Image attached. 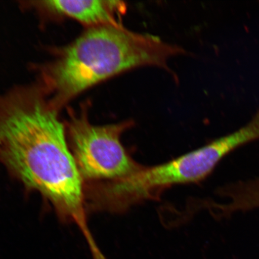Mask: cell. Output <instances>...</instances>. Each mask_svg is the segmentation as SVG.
I'll list each match as a JSON object with an SVG mask.
<instances>
[{"instance_id":"6da1fadb","label":"cell","mask_w":259,"mask_h":259,"mask_svg":"<svg viewBox=\"0 0 259 259\" xmlns=\"http://www.w3.org/2000/svg\"><path fill=\"white\" fill-rule=\"evenodd\" d=\"M0 160L24 185L78 226L87 242L85 183L55 110L37 97L0 103Z\"/></svg>"},{"instance_id":"5b68a950","label":"cell","mask_w":259,"mask_h":259,"mask_svg":"<svg viewBox=\"0 0 259 259\" xmlns=\"http://www.w3.org/2000/svg\"><path fill=\"white\" fill-rule=\"evenodd\" d=\"M41 5L49 11L69 16L91 28L120 24L118 18L125 10L124 3L103 0H52L42 2Z\"/></svg>"},{"instance_id":"7a4b0ae2","label":"cell","mask_w":259,"mask_h":259,"mask_svg":"<svg viewBox=\"0 0 259 259\" xmlns=\"http://www.w3.org/2000/svg\"><path fill=\"white\" fill-rule=\"evenodd\" d=\"M183 50L155 35L138 33L121 24L91 28L49 68L54 102L63 103L102 81L136 68L167 69Z\"/></svg>"},{"instance_id":"277c9868","label":"cell","mask_w":259,"mask_h":259,"mask_svg":"<svg viewBox=\"0 0 259 259\" xmlns=\"http://www.w3.org/2000/svg\"><path fill=\"white\" fill-rule=\"evenodd\" d=\"M134 125L127 120L96 125L86 116L73 117L69 126L70 150L84 183L113 181L131 176L142 167L121 142Z\"/></svg>"},{"instance_id":"3957f363","label":"cell","mask_w":259,"mask_h":259,"mask_svg":"<svg viewBox=\"0 0 259 259\" xmlns=\"http://www.w3.org/2000/svg\"><path fill=\"white\" fill-rule=\"evenodd\" d=\"M227 155L224 145L215 139L166 163L142 166L121 179L92 183L87 193L90 208L93 211L125 212L137 204L159 197L168 188L206 179Z\"/></svg>"}]
</instances>
